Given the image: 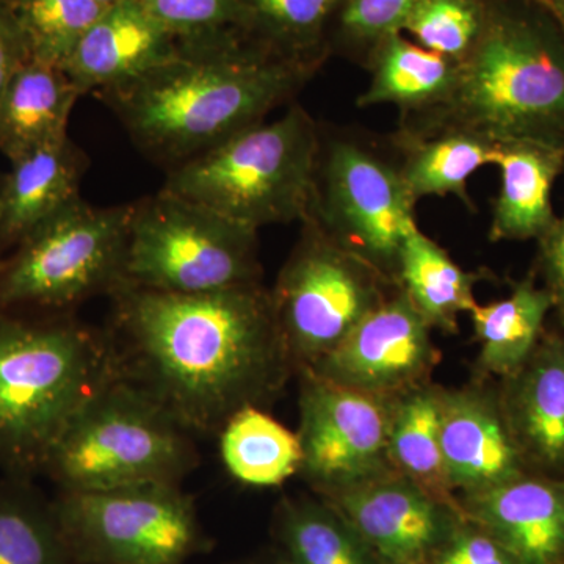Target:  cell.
I'll return each instance as SVG.
<instances>
[{"mask_svg": "<svg viewBox=\"0 0 564 564\" xmlns=\"http://www.w3.org/2000/svg\"><path fill=\"white\" fill-rule=\"evenodd\" d=\"M107 339L118 373L188 433H220L245 406H265L295 367L263 284L206 293L121 284Z\"/></svg>", "mask_w": 564, "mask_h": 564, "instance_id": "cell-1", "label": "cell"}, {"mask_svg": "<svg viewBox=\"0 0 564 564\" xmlns=\"http://www.w3.org/2000/svg\"><path fill=\"white\" fill-rule=\"evenodd\" d=\"M318 66L248 36L181 50L139 79L98 96L141 152L172 169L265 121L303 90Z\"/></svg>", "mask_w": 564, "mask_h": 564, "instance_id": "cell-2", "label": "cell"}, {"mask_svg": "<svg viewBox=\"0 0 564 564\" xmlns=\"http://www.w3.org/2000/svg\"><path fill=\"white\" fill-rule=\"evenodd\" d=\"M410 135L469 132L499 141H533L564 151V36L547 11L533 14L486 0L484 31L458 62L443 102L400 115Z\"/></svg>", "mask_w": 564, "mask_h": 564, "instance_id": "cell-3", "label": "cell"}, {"mask_svg": "<svg viewBox=\"0 0 564 564\" xmlns=\"http://www.w3.org/2000/svg\"><path fill=\"white\" fill-rule=\"evenodd\" d=\"M118 375L106 332L65 315L0 313V467L43 473L70 421Z\"/></svg>", "mask_w": 564, "mask_h": 564, "instance_id": "cell-4", "label": "cell"}, {"mask_svg": "<svg viewBox=\"0 0 564 564\" xmlns=\"http://www.w3.org/2000/svg\"><path fill=\"white\" fill-rule=\"evenodd\" d=\"M322 126L300 104L169 169L162 191L259 231L306 220Z\"/></svg>", "mask_w": 564, "mask_h": 564, "instance_id": "cell-5", "label": "cell"}, {"mask_svg": "<svg viewBox=\"0 0 564 564\" xmlns=\"http://www.w3.org/2000/svg\"><path fill=\"white\" fill-rule=\"evenodd\" d=\"M198 464L192 433L118 375L70 421L43 474L58 491H107L181 485Z\"/></svg>", "mask_w": 564, "mask_h": 564, "instance_id": "cell-6", "label": "cell"}, {"mask_svg": "<svg viewBox=\"0 0 564 564\" xmlns=\"http://www.w3.org/2000/svg\"><path fill=\"white\" fill-rule=\"evenodd\" d=\"M415 206L389 137L322 126L307 218L393 284Z\"/></svg>", "mask_w": 564, "mask_h": 564, "instance_id": "cell-7", "label": "cell"}, {"mask_svg": "<svg viewBox=\"0 0 564 564\" xmlns=\"http://www.w3.org/2000/svg\"><path fill=\"white\" fill-rule=\"evenodd\" d=\"M258 231L159 192L133 203L122 284L206 293L262 284Z\"/></svg>", "mask_w": 564, "mask_h": 564, "instance_id": "cell-8", "label": "cell"}, {"mask_svg": "<svg viewBox=\"0 0 564 564\" xmlns=\"http://www.w3.org/2000/svg\"><path fill=\"white\" fill-rule=\"evenodd\" d=\"M133 204L84 199L41 226L0 261V313L63 311L124 282Z\"/></svg>", "mask_w": 564, "mask_h": 564, "instance_id": "cell-9", "label": "cell"}, {"mask_svg": "<svg viewBox=\"0 0 564 564\" xmlns=\"http://www.w3.org/2000/svg\"><path fill=\"white\" fill-rule=\"evenodd\" d=\"M52 505L77 564H185L210 549L181 485L58 491Z\"/></svg>", "mask_w": 564, "mask_h": 564, "instance_id": "cell-10", "label": "cell"}, {"mask_svg": "<svg viewBox=\"0 0 564 564\" xmlns=\"http://www.w3.org/2000/svg\"><path fill=\"white\" fill-rule=\"evenodd\" d=\"M270 295L295 372L332 352L399 285L310 218Z\"/></svg>", "mask_w": 564, "mask_h": 564, "instance_id": "cell-11", "label": "cell"}, {"mask_svg": "<svg viewBox=\"0 0 564 564\" xmlns=\"http://www.w3.org/2000/svg\"><path fill=\"white\" fill-rule=\"evenodd\" d=\"M300 475L332 497L395 473L389 430L395 399L355 391L300 370Z\"/></svg>", "mask_w": 564, "mask_h": 564, "instance_id": "cell-12", "label": "cell"}, {"mask_svg": "<svg viewBox=\"0 0 564 564\" xmlns=\"http://www.w3.org/2000/svg\"><path fill=\"white\" fill-rule=\"evenodd\" d=\"M432 332L397 288L332 352L304 370L355 391L397 399L429 383L440 362Z\"/></svg>", "mask_w": 564, "mask_h": 564, "instance_id": "cell-13", "label": "cell"}, {"mask_svg": "<svg viewBox=\"0 0 564 564\" xmlns=\"http://www.w3.org/2000/svg\"><path fill=\"white\" fill-rule=\"evenodd\" d=\"M323 499L361 534L378 564H430L464 519L458 507L397 473Z\"/></svg>", "mask_w": 564, "mask_h": 564, "instance_id": "cell-14", "label": "cell"}, {"mask_svg": "<svg viewBox=\"0 0 564 564\" xmlns=\"http://www.w3.org/2000/svg\"><path fill=\"white\" fill-rule=\"evenodd\" d=\"M441 447L456 497L488 491L527 474L505 419L499 384L443 389Z\"/></svg>", "mask_w": 564, "mask_h": 564, "instance_id": "cell-15", "label": "cell"}, {"mask_svg": "<svg viewBox=\"0 0 564 564\" xmlns=\"http://www.w3.org/2000/svg\"><path fill=\"white\" fill-rule=\"evenodd\" d=\"M500 403L527 474L564 480V332L545 326L524 366L500 380Z\"/></svg>", "mask_w": 564, "mask_h": 564, "instance_id": "cell-16", "label": "cell"}, {"mask_svg": "<svg viewBox=\"0 0 564 564\" xmlns=\"http://www.w3.org/2000/svg\"><path fill=\"white\" fill-rule=\"evenodd\" d=\"M480 527L521 564H564V480L525 474L488 491L456 497Z\"/></svg>", "mask_w": 564, "mask_h": 564, "instance_id": "cell-17", "label": "cell"}, {"mask_svg": "<svg viewBox=\"0 0 564 564\" xmlns=\"http://www.w3.org/2000/svg\"><path fill=\"white\" fill-rule=\"evenodd\" d=\"M180 52V43L141 0H120L88 29L63 70L82 95H99L139 79Z\"/></svg>", "mask_w": 564, "mask_h": 564, "instance_id": "cell-18", "label": "cell"}, {"mask_svg": "<svg viewBox=\"0 0 564 564\" xmlns=\"http://www.w3.org/2000/svg\"><path fill=\"white\" fill-rule=\"evenodd\" d=\"M88 159L69 137L11 162L0 181V251L18 247L80 199Z\"/></svg>", "mask_w": 564, "mask_h": 564, "instance_id": "cell-19", "label": "cell"}, {"mask_svg": "<svg viewBox=\"0 0 564 564\" xmlns=\"http://www.w3.org/2000/svg\"><path fill=\"white\" fill-rule=\"evenodd\" d=\"M500 188L492 204L489 240H540L554 225L552 188L564 172V151L533 141H499L492 163Z\"/></svg>", "mask_w": 564, "mask_h": 564, "instance_id": "cell-20", "label": "cell"}, {"mask_svg": "<svg viewBox=\"0 0 564 564\" xmlns=\"http://www.w3.org/2000/svg\"><path fill=\"white\" fill-rule=\"evenodd\" d=\"M82 93L58 66L31 61L0 95V152L10 163L68 137Z\"/></svg>", "mask_w": 564, "mask_h": 564, "instance_id": "cell-21", "label": "cell"}, {"mask_svg": "<svg viewBox=\"0 0 564 564\" xmlns=\"http://www.w3.org/2000/svg\"><path fill=\"white\" fill-rule=\"evenodd\" d=\"M554 311L551 293L532 272L513 282L508 296L475 304L470 321L480 344L478 369L485 378H505L518 372L540 343L549 315Z\"/></svg>", "mask_w": 564, "mask_h": 564, "instance_id": "cell-22", "label": "cell"}, {"mask_svg": "<svg viewBox=\"0 0 564 564\" xmlns=\"http://www.w3.org/2000/svg\"><path fill=\"white\" fill-rule=\"evenodd\" d=\"M366 68L370 82L356 99L361 109L393 106L400 115L419 113L444 101L454 87L458 62L392 33L378 44Z\"/></svg>", "mask_w": 564, "mask_h": 564, "instance_id": "cell-23", "label": "cell"}, {"mask_svg": "<svg viewBox=\"0 0 564 564\" xmlns=\"http://www.w3.org/2000/svg\"><path fill=\"white\" fill-rule=\"evenodd\" d=\"M399 159L404 185L415 203L426 196H455L470 212L469 181L478 170L492 163L496 143L469 132H437L388 135Z\"/></svg>", "mask_w": 564, "mask_h": 564, "instance_id": "cell-24", "label": "cell"}, {"mask_svg": "<svg viewBox=\"0 0 564 564\" xmlns=\"http://www.w3.org/2000/svg\"><path fill=\"white\" fill-rule=\"evenodd\" d=\"M480 273L466 272L440 243L415 228L400 251L397 285L430 328L458 332L459 315L474 310Z\"/></svg>", "mask_w": 564, "mask_h": 564, "instance_id": "cell-25", "label": "cell"}, {"mask_svg": "<svg viewBox=\"0 0 564 564\" xmlns=\"http://www.w3.org/2000/svg\"><path fill=\"white\" fill-rule=\"evenodd\" d=\"M441 392L443 388L429 381L397 397L389 430V459L397 474L459 508L441 447Z\"/></svg>", "mask_w": 564, "mask_h": 564, "instance_id": "cell-26", "label": "cell"}, {"mask_svg": "<svg viewBox=\"0 0 564 564\" xmlns=\"http://www.w3.org/2000/svg\"><path fill=\"white\" fill-rule=\"evenodd\" d=\"M220 455L234 480L251 488L281 486L302 469L296 432L252 404L223 425Z\"/></svg>", "mask_w": 564, "mask_h": 564, "instance_id": "cell-27", "label": "cell"}, {"mask_svg": "<svg viewBox=\"0 0 564 564\" xmlns=\"http://www.w3.org/2000/svg\"><path fill=\"white\" fill-rule=\"evenodd\" d=\"M284 564H378L355 527L328 500H284L278 513Z\"/></svg>", "mask_w": 564, "mask_h": 564, "instance_id": "cell-28", "label": "cell"}, {"mask_svg": "<svg viewBox=\"0 0 564 564\" xmlns=\"http://www.w3.org/2000/svg\"><path fill=\"white\" fill-rule=\"evenodd\" d=\"M0 564H77L54 505L29 478L0 481Z\"/></svg>", "mask_w": 564, "mask_h": 564, "instance_id": "cell-29", "label": "cell"}, {"mask_svg": "<svg viewBox=\"0 0 564 564\" xmlns=\"http://www.w3.org/2000/svg\"><path fill=\"white\" fill-rule=\"evenodd\" d=\"M251 39L263 46L321 65L325 58L326 28L340 0H239Z\"/></svg>", "mask_w": 564, "mask_h": 564, "instance_id": "cell-30", "label": "cell"}, {"mask_svg": "<svg viewBox=\"0 0 564 564\" xmlns=\"http://www.w3.org/2000/svg\"><path fill=\"white\" fill-rule=\"evenodd\" d=\"M20 25L31 58L65 68L77 44L107 7L95 0H3Z\"/></svg>", "mask_w": 564, "mask_h": 564, "instance_id": "cell-31", "label": "cell"}, {"mask_svg": "<svg viewBox=\"0 0 564 564\" xmlns=\"http://www.w3.org/2000/svg\"><path fill=\"white\" fill-rule=\"evenodd\" d=\"M152 18L180 43L204 50L248 39L247 14L239 0H141Z\"/></svg>", "mask_w": 564, "mask_h": 564, "instance_id": "cell-32", "label": "cell"}, {"mask_svg": "<svg viewBox=\"0 0 564 564\" xmlns=\"http://www.w3.org/2000/svg\"><path fill=\"white\" fill-rule=\"evenodd\" d=\"M486 0H425L408 18L402 33L425 50L459 62L484 31Z\"/></svg>", "mask_w": 564, "mask_h": 564, "instance_id": "cell-33", "label": "cell"}, {"mask_svg": "<svg viewBox=\"0 0 564 564\" xmlns=\"http://www.w3.org/2000/svg\"><path fill=\"white\" fill-rule=\"evenodd\" d=\"M422 2L425 0H340L332 20L336 40L366 66L381 41L402 33L404 22Z\"/></svg>", "mask_w": 564, "mask_h": 564, "instance_id": "cell-34", "label": "cell"}, {"mask_svg": "<svg viewBox=\"0 0 564 564\" xmlns=\"http://www.w3.org/2000/svg\"><path fill=\"white\" fill-rule=\"evenodd\" d=\"M430 564H521L502 544L463 519Z\"/></svg>", "mask_w": 564, "mask_h": 564, "instance_id": "cell-35", "label": "cell"}, {"mask_svg": "<svg viewBox=\"0 0 564 564\" xmlns=\"http://www.w3.org/2000/svg\"><path fill=\"white\" fill-rule=\"evenodd\" d=\"M564 173V172H563ZM538 242L536 274L551 293L556 326L564 332V214Z\"/></svg>", "mask_w": 564, "mask_h": 564, "instance_id": "cell-36", "label": "cell"}, {"mask_svg": "<svg viewBox=\"0 0 564 564\" xmlns=\"http://www.w3.org/2000/svg\"><path fill=\"white\" fill-rule=\"evenodd\" d=\"M31 61V52L20 25L6 2L0 0V95L14 74Z\"/></svg>", "mask_w": 564, "mask_h": 564, "instance_id": "cell-37", "label": "cell"}, {"mask_svg": "<svg viewBox=\"0 0 564 564\" xmlns=\"http://www.w3.org/2000/svg\"><path fill=\"white\" fill-rule=\"evenodd\" d=\"M564 36V0H538Z\"/></svg>", "mask_w": 564, "mask_h": 564, "instance_id": "cell-38", "label": "cell"}, {"mask_svg": "<svg viewBox=\"0 0 564 564\" xmlns=\"http://www.w3.org/2000/svg\"><path fill=\"white\" fill-rule=\"evenodd\" d=\"M95 2L101 3L104 7H110L113 3L120 2V0H95Z\"/></svg>", "mask_w": 564, "mask_h": 564, "instance_id": "cell-39", "label": "cell"}, {"mask_svg": "<svg viewBox=\"0 0 564 564\" xmlns=\"http://www.w3.org/2000/svg\"><path fill=\"white\" fill-rule=\"evenodd\" d=\"M248 564H284L281 562V560H276L274 563H248Z\"/></svg>", "mask_w": 564, "mask_h": 564, "instance_id": "cell-40", "label": "cell"}, {"mask_svg": "<svg viewBox=\"0 0 564 564\" xmlns=\"http://www.w3.org/2000/svg\"><path fill=\"white\" fill-rule=\"evenodd\" d=\"M0 181H2V176H0Z\"/></svg>", "mask_w": 564, "mask_h": 564, "instance_id": "cell-41", "label": "cell"}]
</instances>
